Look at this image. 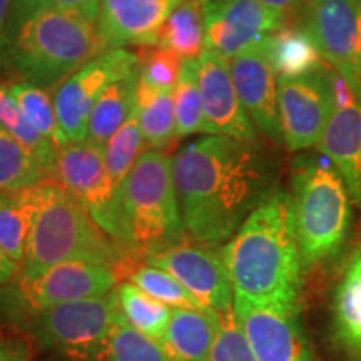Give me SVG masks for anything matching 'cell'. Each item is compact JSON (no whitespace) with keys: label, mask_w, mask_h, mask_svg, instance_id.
Listing matches in <instances>:
<instances>
[{"label":"cell","mask_w":361,"mask_h":361,"mask_svg":"<svg viewBox=\"0 0 361 361\" xmlns=\"http://www.w3.org/2000/svg\"><path fill=\"white\" fill-rule=\"evenodd\" d=\"M173 178L186 231L221 246L252 211L278 191L274 157L259 141L206 135L173 157Z\"/></svg>","instance_id":"1"},{"label":"cell","mask_w":361,"mask_h":361,"mask_svg":"<svg viewBox=\"0 0 361 361\" xmlns=\"http://www.w3.org/2000/svg\"><path fill=\"white\" fill-rule=\"evenodd\" d=\"M234 298L256 306H300L305 264L291 192L278 189L221 246Z\"/></svg>","instance_id":"2"},{"label":"cell","mask_w":361,"mask_h":361,"mask_svg":"<svg viewBox=\"0 0 361 361\" xmlns=\"http://www.w3.org/2000/svg\"><path fill=\"white\" fill-rule=\"evenodd\" d=\"M107 51L96 20L49 0H13L0 45V72L54 92Z\"/></svg>","instance_id":"3"},{"label":"cell","mask_w":361,"mask_h":361,"mask_svg":"<svg viewBox=\"0 0 361 361\" xmlns=\"http://www.w3.org/2000/svg\"><path fill=\"white\" fill-rule=\"evenodd\" d=\"M123 258V251L75 197L54 179L40 183L39 207L27 241L19 281L39 278L67 261H94L114 269Z\"/></svg>","instance_id":"4"},{"label":"cell","mask_w":361,"mask_h":361,"mask_svg":"<svg viewBox=\"0 0 361 361\" xmlns=\"http://www.w3.org/2000/svg\"><path fill=\"white\" fill-rule=\"evenodd\" d=\"M291 197L305 269L336 258L348 239L353 201L328 157L319 152L296 157L291 169Z\"/></svg>","instance_id":"5"},{"label":"cell","mask_w":361,"mask_h":361,"mask_svg":"<svg viewBox=\"0 0 361 361\" xmlns=\"http://www.w3.org/2000/svg\"><path fill=\"white\" fill-rule=\"evenodd\" d=\"M126 250L141 255L179 241L186 234L173 178V157L147 149L135 161L119 192Z\"/></svg>","instance_id":"6"},{"label":"cell","mask_w":361,"mask_h":361,"mask_svg":"<svg viewBox=\"0 0 361 361\" xmlns=\"http://www.w3.org/2000/svg\"><path fill=\"white\" fill-rule=\"evenodd\" d=\"M52 179L85 207L90 218L123 251L124 258L134 255L126 250L119 191L107 173L104 149L89 141L64 144L57 151Z\"/></svg>","instance_id":"7"},{"label":"cell","mask_w":361,"mask_h":361,"mask_svg":"<svg viewBox=\"0 0 361 361\" xmlns=\"http://www.w3.org/2000/svg\"><path fill=\"white\" fill-rule=\"evenodd\" d=\"M117 314V291L69 301L39 311L35 335L45 346L67 358L94 361L106 356Z\"/></svg>","instance_id":"8"},{"label":"cell","mask_w":361,"mask_h":361,"mask_svg":"<svg viewBox=\"0 0 361 361\" xmlns=\"http://www.w3.org/2000/svg\"><path fill=\"white\" fill-rule=\"evenodd\" d=\"M298 27L361 99V0H306Z\"/></svg>","instance_id":"9"},{"label":"cell","mask_w":361,"mask_h":361,"mask_svg":"<svg viewBox=\"0 0 361 361\" xmlns=\"http://www.w3.org/2000/svg\"><path fill=\"white\" fill-rule=\"evenodd\" d=\"M146 264L168 271L206 308L223 313L234 306V290L221 246L186 233L173 245L146 255Z\"/></svg>","instance_id":"10"},{"label":"cell","mask_w":361,"mask_h":361,"mask_svg":"<svg viewBox=\"0 0 361 361\" xmlns=\"http://www.w3.org/2000/svg\"><path fill=\"white\" fill-rule=\"evenodd\" d=\"M335 90L336 72L319 69L296 78L278 75L279 119L288 151L318 146L335 106Z\"/></svg>","instance_id":"11"},{"label":"cell","mask_w":361,"mask_h":361,"mask_svg":"<svg viewBox=\"0 0 361 361\" xmlns=\"http://www.w3.org/2000/svg\"><path fill=\"white\" fill-rule=\"evenodd\" d=\"M137 67V54L124 47L111 49L75 71L54 90L59 126L67 142L85 141L90 112L104 90Z\"/></svg>","instance_id":"12"},{"label":"cell","mask_w":361,"mask_h":361,"mask_svg":"<svg viewBox=\"0 0 361 361\" xmlns=\"http://www.w3.org/2000/svg\"><path fill=\"white\" fill-rule=\"evenodd\" d=\"M202 11L206 49L228 61L264 45L286 22L259 0H202Z\"/></svg>","instance_id":"13"},{"label":"cell","mask_w":361,"mask_h":361,"mask_svg":"<svg viewBox=\"0 0 361 361\" xmlns=\"http://www.w3.org/2000/svg\"><path fill=\"white\" fill-rule=\"evenodd\" d=\"M256 361H314L300 306H256L234 298Z\"/></svg>","instance_id":"14"},{"label":"cell","mask_w":361,"mask_h":361,"mask_svg":"<svg viewBox=\"0 0 361 361\" xmlns=\"http://www.w3.org/2000/svg\"><path fill=\"white\" fill-rule=\"evenodd\" d=\"M197 82L202 99L204 134L259 141L258 129L238 96L228 59L206 49L197 59Z\"/></svg>","instance_id":"15"},{"label":"cell","mask_w":361,"mask_h":361,"mask_svg":"<svg viewBox=\"0 0 361 361\" xmlns=\"http://www.w3.org/2000/svg\"><path fill=\"white\" fill-rule=\"evenodd\" d=\"M316 147L335 166L361 209V99L338 74L335 106Z\"/></svg>","instance_id":"16"},{"label":"cell","mask_w":361,"mask_h":361,"mask_svg":"<svg viewBox=\"0 0 361 361\" xmlns=\"http://www.w3.org/2000/svg\"><path fill=\"white\" fill-rule=\"evenodd\" d=\"M114 269L94 261H67L30 281H19L22 301L35 311L51 306L104 296L114 290Z\"/></svg>","instance_id":"17"},{"label":"cell","mask_w":361,"mask_h":361,"mask_svg":"<svg viewBox=\"0 0 361 361\" xmlns=\"http://www.w3.org/2000/svg\"><path fill=\"white\" fill-rule=\"evenodd\" d=\"M229 69L243 107L258 133L274 144H283L278 74L264 45L229 59Z\"/></svg>","instance_id":"18"},{"label":"cell","mask_w":361,"mask_h":361,"mask_svg":"<svg viewBox=\"0 0 361 361\" xmlns=\"http://www.w3.org/2000/svg\"><path fill=\"white\" fill-rule=\"evenodd\" d=\"M183 0H101L97 25L109 49L157 45L159 30Z\"/></svg>","instance_id":"19"},{"label":"cell","mask_w":361,"mask_h":361,"mask_svg":"<svg viewBox=\"0 0 361 361\" xmlns=\"http://www.w3.org/2000/svg\"><path fill=\"white\" fill-rule=\"evenodd\" d=\"M331 338L343 353L361 360V245L351 252L333 293Z\"/></svg>","instance_id":"20"},{"label":"cell","mask_w":361,"mask_h":361,"mask_svg":"<svg viewBox=\"0 0 361 361\" xmlns=\"http://www.w3.org/2000/svg\"><path fill=\"white\" fill-rule=\"evenodd\" d=\"M219 313L209 308H174L159 341L171 361H209Z\"/></svg>","instance_id":"21"},{"label":"cell","mask_w":361,"mask_h":361,"mask_svg":"<svg viewBox=\"0 0 361 361\" xmlns=\"http://www.w3.org/2000/svg\"><path fill=\"white\" fill-rule=\"evenodd\" d=\"M139 67L112 82L102 92L89 117L87 137L94 146L104 149L109 139L119 130L137 102Z\"/></svg>","instance_id":"22"},{"label":"cell","mask_w":361,"mask_h":361,"mask_svg":"<svg viewBox=\"0 0 361 361\" xmlns=\"http://www.w3.org/2000/svg\"><path fill=\"white\" fill-rule=\"evenodd\" d=\"M40 200V184L0 192V250L22 263Z\"/></svg>","instance_id":"23"},{"label":"cell","mask_w":361,"mask_h":361,"mask_svg":"<svg viewBox=\"0 0 361 361\" xmlns=\"http://www.w3.org/2000/svg\"><path fill=\"white\" fill-rule=\"evenodd\" d=\"M137 121L149 149H164L176 139L174 90L144 82L137 85Z\"/></svg>","instance_id":"24"},{"label":"cell","mask_w":361,"mask_h":361,"mask_svg":"<svg viewBox=\"0 0 361 361\" xmlns=\"http://www.w3.org/2000/svg\"><path fill=\"white\" fill-rule=\"evenodd\" d=\"M157 47L169 49L184 59H200L206 51L202 0H183L166 19L157 37Z\"/></svg>","instance_id":"25"},{"label":"cell","mask_w":361,"mask_h":361,"mask_svg":"<svg viewBox=\"0 0 361 361\" xmlns=\"http://www.w3.org/2000/svg\"><path fill=\"white\" fill-rule=\"evenodd\" d=\"M264 49L276 74L283 78H296L323 69L324 61L300 27L283 25L268 39Z\"/></svg>","instance_id":"26"},{"label":"cell","mask_w":361,"mask_h":361,"mask_svg":"<svg viewBox=\"0 0 361 361\" xmlns=\"http://www.w3.org/2000/svg\"><path fill=\"white\" fill-rule=\"evenodd\" d=\"M51 179L39 157L0 124V192L19 191Z\"/></svg>","instance_id":"27"},{"label":"cell","mask_w":361,"mask_h":361,"mask_svg":"<svg viewBox=\"0 0 361 361\" xmlns=\"http://www.w3.org/2000/svg\"><path fill=\"white\" fill-rule=\"evenodd\" d=\"M116 291L117 305L126 322L137 331L161 341L168 329L173 310L146 295L134 283H123Z\"/></svg>","instance_id":"28"},{"label":"cell","mask_w":361,"mask_h":361,"mask_svg":"<svg viewBox=\"0 0 361 361\" xmlns=\"http://www.w3.org/2000/svg\"><path fill=\"white\" fill-rule=\"evenodd\" d=\"M7 84L13 99L35 129L45 135L57 149L67 144L66 135L59 126L54 92L39 87V85L24 82V80H12Z\"/></svg>","instance_id":"29"},{"label":"cell","mask_w":361,"mask_h":361,"mask_svg":"<svg viewBox=\"0 0 361 361\" xmlns=\"http://www.w3.org/2000/svg\"><path fill=\"white\" fill-rule=\"evenodd\" d=\"M0 124L11 133L17 141H20L25 147H29L39 161L51 173V179L56 168L57 151L59 149L49 141L45 135L34 128L32 123L27 119L24 111L17 104L16 99L8 90V84L0 80Z\"/></svg>","instance_id":"30"},{"label":"cell","mask_w":361,"mask_h":361,"mask_svg":"<svg viewBox=\"0 0 361 361\" xmlns=\"http://www.w3.org/2000/svg\"><path fill=\"white\" fill-rule=\"evenodd\" d=\"M176 137L204 133V114L200 82H197V59H186L179 80L174 87Z\"/></svg>","instance_id":"31"},{"label":"cell","mask_w":361,"mask_h":361,"mask_svg":"<svg viewBox=\"0 0 361 361\" xmlns=\"http://www.w3.org/2000/svg\"><path fill=\"white\" fill-rule=\"evenodd\" d=\"M142 144L144 137L137 121V107H134L128 121L121 126L119 130L112 135L104 147L107 173H109L112 184L119 192L124 179L134 168L137 157L142 154Z\"/></svg>","instance_id":"32"},{"label":"cell","mask_w":361,"mask_h":361,"mask_svg":"<svg viewBox=\"0 0 361 361\" xmlns=\"http://www.w3.org/2000/svg\"><path fill=\"white\" fill-rule=\"evenodd\" d=\"M106 358L107 361H171L161 343L130 326L121 311L111 329Z\"/></svg>","instance_id":"33"},{"label":"cell","mask_w":361,"mask_h":361,"mask_svg":"<svg viewBox=\"0 0 361 361\" xmlns=\"http://www.w3.org/2000/svg\"><path fill=\"white\" fill-rule=\"evenodd\" d=\"M129 281H133L146 295L168 306H174V308H206L173 274L161 268H156V266L141 264L133 271Z\"/></svg>","instance_id":"34"},{"label":"cell","mask_w":361,"mask_h":361,"mask_svg":"<svg viewBox=\"0 0 361 361\" xmlns=\"http://www.w3.org/2000/svg\"><path fill=\"white\" fill-rule=\"evenodd\" d=\"M135 54L139 59V78L141 80L156 85V87L174 90L186 59L174 51L157 47V45L139 47V52Z\"/></svg>","instance_id":"35"},{"label":"cell","mask_w":361,"mask_h":361,"mask_svg":"<svg viewBox=\"0 0 361 361\" xmlns=\"http://www.w3.org/2000/svg\"><path fill=\"white\" fill-rule=\"evenodd\" d=\"M209 361H256L234 306L219 313L218 335Z\"/></svg>","instance_id":"36"},{"label":"cell","mask_w":361,"mask_h":361,"mask_svg":"<svg viewBox=\"0 0 361 361\" xmlns=\"http://www.w3.org/2000/svg\"><path fill=\"white\" fill-rule=\"evenodd\" d=\"M49 2L59 8H64V11L80 13V16H84L90 20L97 22L101 0H49Z\"/></svg>","instance_id":"37"},{"label":"cell","mask_w":361,"mask_h":361,"mask_svg":"<svg viewBox=\"0 0 361 361\" xmlns=\"http://www.w3.org/2000/svg\"><path fill=\"white\" fill-rule=\"evenodd\" d=\"M0 361H30V358L20 343L0 341Z\"/></svg>","instance_id":"38"},{"label":"cell","mask_w":361,"mask_h":361,"mask_svg":"<svg viewBox=\"0 0 361 361\" xmlns=\"http://www.w3.org/2000/svg\"><path fill=\"white\" fill-rule=\"evenodd\" d=\"M264 7H268L271 12L278 13L286 19L291 12H295L305 4V0H259Z\"/></svg>","instance_id":"39"},{"label":"cell","mask_w":361,"mask_h":361,"mask_svg":"<svg viewBox=\"0 0 361 361\" xmlns=\"http://www.w3.org/2000/svg\"><path fill=\"white\" fill-rule=\"evenodd\" d=\"M17 273V263L0 250V286H4L7 281H11L12 276Z\"/></svg>","instance_id":"40"},{"label":"cell","mask_w":361,"mask_h":361,"mask_svg":"<svg viewBox=\"0 0 361 361\" xmlns=\"http://www.w3.org/2000/svg\"><path fill=\"white\" fill-rule=\"evenodd\" d=\"M13 0H0V45H2L4 32H6V25L8 20V16H11ZM2 75V72H0Z\"/></svg>","instance_id":"41"}]
</instances>
